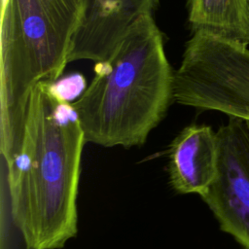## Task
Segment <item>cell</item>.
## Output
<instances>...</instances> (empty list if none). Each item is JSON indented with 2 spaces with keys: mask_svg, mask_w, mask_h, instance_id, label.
Here are the masks:
<instances>
[{
  "mask_svg": "<svg viewBox=\"0 0 249 249\" xmlns=\"http://www.w3.org/2000/svg\"><path fill=\"white\" fill-rule=\"evenodd\" d=\"M247 17H248V22H249V0H248V6H247Z\"/></svg>",
  "mask_w": 249,
  "mask_h": 249,
  "instance_id": "11",
  "label": "cell"
},
{
  "mask_svg": "<svg viewBox=\"0 0 249 249\" xmlns=\"http://www.w3.org/2000/svg\"><path fill=\"white\" fill-rule=\"evenodd\" d=\"M216 134L217 175L200 197L221 230L249 249V127L245 121L230 117Z\"/></svg>",
  "mask_w": 249,
  "mask_h": 249,
  "instance_id": "4",
  "label": "cell"
},
{
  "mask_svg": "<svg viewBox=\"0 0 249 249\" xmlns=\"http://www.w3.org/2000/svg\"><path fill=\"white\" fill-rule=\"evenodd\" d=\"M174 71L153 14L142 16L113 53L95 62L94 77L72 102L87 143L140 147L165 117Z\"/></svg>",
  "mask_w": 249,
  "mask_h": 249,
  "instance_id": "2",
  "label": "cell"
},
{
  "mask_svg": "<svg viewBox=\"0 0 249 249\" xmlns=\"http://www.w3.org/2000/svg\"><path fill=\"white\" fill-rule=\"evenodd\" d=\"M157 5L158 0H84L68 61L106 59L129 28L142 16L153 14Z\"/></svg>",
  "mask_w": 249,
  "mask_h": 249,
  "instance_id": "5",
  "label": "cell"
},
{
  "mask_svg": "<svg viewBox=\"0 0 249 249\" xmlns=\"http://www.w3.org/2000/svg\"><path fill=\"white\" fill-rule=\"evenodd\" d=\"M212 106L215 111L249 122V51L235 56L220 74Z\"/></svg>",
  "mask_w": 249,
  "mask_h": 249,
  "instance_id": "8",
  "label": "cell"
},
{
  "mask_svg": "<svg viewBox=\"0 0 249 249\" xmlns=\"http://www.w3.org/2000/svg\"><path fill=\"white\" fill-rule=\"evenodd\" d=\"M247 123V124H248V127H249V122H246Z\"/></svg>",
  "mask_w": 249,
  "mask_h": 249,
  "instance_id": "12",
  "label": "cell"
},
{
  "mask_svg": "<svg viewBox=\"0 0 249 249\" xmlns=\"http://www.w3.org/2000/svg\"><path fill=\"white\" fill-rule=\"evenodd\" d=\"M218 140L206 124L184 127L169 145L168 180L180 195L202 196L217 175Z\"/></svg>",
  "mask_w": 249,
  "mask_h": 249,
  "instance_id": "6",
  "label": "cell"
},
{
  "mask_svg": "<svg viewBox=\"0 0 249 249\" xmlns=\"http://www.w3.org/2000/svg\"><path fill=\"white\" fill-rule=\"evenodd\" d=\"M86 79L82 74L76 73L53 82V88L56 93L68 102L77 100L87 88Z\"/></svg>",
  "mask_w": 249,
  "mask_h": 249,
  "instance_id": "9",
  "label": "cell"
},
{
  "mask_svg": "<svg viewBox=\"0 0 249 249\" xmlns=\"http://www.w3.org/2000/svg\"><path fill=\"white\" fill-rule=\"evenodd\" d=\"M87 143L72 105L41 82L30 92L20 149L6 165L12 220L26 249H61L78 232L81 159Z\"/></svg>",
  "mask_w": 249,
  "mask_h": 249,
  "instance_id": "1",
  "label": "cell"
},
{
  "mask_svg": "<svg viewBox=\"0 0 249 249\" xmlns=\"http://www.w3.org/2000/svg\"><path fill=\"white\" fill-rule=\"evenodd\" d=\"M248 0H189L193 30L202 29L249 45Z\"/></svg>",
  "mask_w": 249,
  "mask_h": 249,
  "instance_id": "7",
  "label": "cell"
},
{
  "mask_svg": "<svg viewBox=\"0 0 249 249\" xmlns=\"http://www.w3.org/2000/svg\"><path fill=\"white\" fill-rule=\"evenodd\" d=\"M75 15L78 16V18L80 17L82 8H83V4H84V0H61Z\"/></svg>",
  "mask_w": 249,
  "mask_h": 249,
  "instance_id": "10",
  "label": "cell"
},
{
  "mask_svg": "<svg viewBox=\"0 0 249 249\" xmlns=\"http://www.w3.org/2000/svg\"><path fill=\"white\" fill-rule=\"evenodd\" d=\"M79 18L60 0H2L0 31V153L18 155L33 88L55 82L69 63Z\"/></svg>",
  "mask_w": 249,
  "mask_h": 249,
  "instance_id": "3",
  "label": "cell"
}]
</instances>
